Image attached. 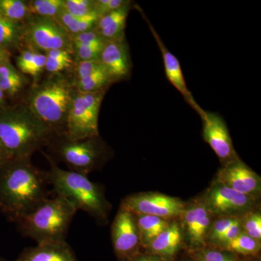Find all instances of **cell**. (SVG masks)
I'll list each match as a JSON object with an SVG mask.
<instances>
[{
  "instance_id": "16",
  "label": "cell",
  "mask_w": 261,
  "mask_h": 261,
  "mask_svg": "<svg viewBox=\"0 0 261 261\" xmlns=\"http://www.w3.org/2000/svg\"><path fill=\"white\" fill-rule=\"evenodd\" d=\"M99 61L112 83L128 78L132 63L126 39L106 42Z\"/></svg>"
},
{
  "instance_id": "38",
  "label": "cell",
  "mask_w": 261,
  "mask_h": 261,
  "mask_svg": "<svg viewBox=\"0 0 261 261\" xmlns=\"http://www.w3.org/2000/svg\"><path fill=\"white\" fill-rule=\"evenodd\" d=\"M242 231H243V228H242L241 217H240L238 221H236L231 227L225 231L224 234L220 238L219 243H217L216 247L221 249L233 239L236 238Z\"/></svg>"
},
{
  "instance_id": "4",
  "label": "cell",
  "mask_w": 261,
  "mask_h": 261,
  "mask_svg": "<svg viewBox=\"0 0 261 261\" xmlns=\"http://www.w3.org/2000/svg\"><path fill=\"white\" fill-rule=\"evenodd\" d=\"M77 211L67 199L56 195L43 201L15 224L19 232L37 244L65 241Z\"/></svg>"
},
{
  "instance_id": "43",
  "label": "cell",
  "mask_w": 261,
  "mask_h": 261,
  "mask_svg": "<svg viewBox=\"0 0 261 261\" xmlns=\"http://www.w3.org/2000/svg\"><path fill=\"white\" fill-rule=\"evenodd\" d=\"M5 94L3 93V91L0 89V108L4 105Z\"/></svg>"
},
{
  "instance_id": "9",
  "label": "cell",
  "mask_w": 261,
  "mask_h": 261,
  "mask_svg": "<svg viewBox=\"0 0 261 261\" xmlns=\"http://www.w3.org/2000/svg\"><path fill=\"white\" fill-rule=\"evenodd\" d=\"M186 205L176 197L158 192H142L126 197L120 208L135 216L147 215L170 220L181 217Z\"/></svg>"
},
{
  "instance_id": "41",
  "label": "cell",
  "mask_w": 261,
  "mask_h": 261,
  "mask_svg": "<svg viewBox=\"0 0 261 261\" xmlns=\"http://www.w3.org/2000/svg\"><path fill=\"white\" fill-rule=\"evenodd\" d=\"M10 51L7 50L5 48L0 47V65L6 62L10 61Z\"/></svg>"
},
{
  "instance_id": "14",
  "label": "cell",
  "mask_w": 261,
  "mask_h": 261,
  "mask_svg": "<svg viewBox=\"0 0 261 261\" xmlns=\"http://www.w3.org/2000/svg\"><path fill=\"white\" fill-rule=\"evenodd\" d=\"M215 181L255 198L260 195V176L239 157L224 163L223 167L218 171Z\"/></svg>"
},
{
  "instance_id": "22",
  "label": "cell",
  "mask_w": 261,
  "mask_h": 261,
  "mask_svg": "<svg viewBox=\"0 0 261 261\" xmlns=\"http://www.w3.org/2000/svg\"><path fill=\"white\" fill-rule=\"evenodd\" d=\"M23 24L0 17V47L10 51L23 42Z\"/></svg>"
},
{
  "instance_id": "29",
  "label": "cell",
  "mask_w": 261,
  "mask_h": 261,
  "mask_svg": "<svg viewBox=\"0 0 261 261\" xmlns=\"http://www.w3.org/2000/svg\"><path fill=\"white\" fill-rule=\"evenodd\" d=\"M241 216H222L213 221L208 235L207 243H210L216 247L219 243L220 238Z\"/></svg>"
},
{
  "instance_id": "37",
  "label": "cell",
  "mask_w": 261,
  "mask_h": 261,
  "mask_svg": "<svg viewBox=\"0 0 261 261\" xmlns=\"http://www.w3.org/2000/svg\"><path fill=\"white\" fill-rule=\"evenodd\" d=\"M46 61L47 57L45 54H43L40 51H36L32 63L25 68L23 73L32 75L34 78H37L43 70L45 69Z\"/></svg>"
},
{
  "instance_id": "33",
  "label": "cell",
  "mask_w": 261,
  "mask_h": 261,
  "mask_svg": "<svg viewBox=\"0 0 261 261\" xmlns=\"http://www.w3.org/2000/svg\"><path fill=\"white\" fill-rule=\"evenodd\" d=\"M106 43L94 45L73 46L72 47L73 55L77 62L97 61Z\"/></svg>"
},
{
  "instance_id": "12",
  "label": "cell",
  "mask_w": 261,
  "mask_h": 261,
  "mask_svg": "<svg viewBox=\"0 0 261 261\" xmlns=\"http://www.w3.org/2000/svg\"><path fill=\"white\" fill-rule=\"evenodd\" d=\"M214 215L203 200H196L186 205L181 217L183 219V234L192 250L203 248L207 245Z\"/></svg>"
},
{
  "instance_id": "15",
  "label": "cell",
  "mask_w": 261,
  "mask_h": 261,
  "mask_svg": "<svg viewBox=\"0 0 261 261\" xmlns=\"http://www.w3.org/2000/svg\"><path fill=\"white\" fill-rule=\"evenodd\" d=\"M139 10H140L142 16H143L146 22H147L149 29H150V32L152 33L158 46H159L161 54H162L165 73H166L168 80L176 88V90L180 92L182 97L191 106V108H193L198 114H200L201 111H202V108L196 102L195 99H194L193 96H192L191 92H190L188 87H187L183 71H182L181 64H180L178 58L172 53L168 50L161 37L156 32L153 25L150 23L149 19L145 16L144 12L140 8H139Z\"/></svg>"
},
{
  "instance_id": "46",
  "label": "cell",
  "mask_w": 261,
  "mask_h": 261,
  "mask_svg": "<svg viewBox=\"0 0 261 261\" xmlns=\"http://www.w3.org/2000/svg\"><path fill=\"white\" fill-rule=\"evenodd\" d=\"M255 261H257V260H255Z\"/></svg>"
},
{
  "instance_id": "7",
  "label": "cell",
  "mask_w": 261,
  "mask_h": 261,
  "mask_svg": "<svg viewBox=\"0 0 261 261\" xmlns=\"http://www.w3.org/2000/svg\"><path fill=\"white\" fill-rule=\"evenodd\" d=\"M58 142L56 153L69 171L88 176L100 167L107 159L108 148L98 137L71 141L65 138Z\"/></svg>"
},
{
  "instance_id": "2",
  "label": "cell",
  "mask_w": 261,
  "mask_h": 261,
  "mask_svg": "<svg viewBox=\"0 0 261 261\" xmlns=\"http://www.w3.org/2000/svg\"><path fill=\"white\" fill-rule=\"evenodd\" d=\"M53 136L28 106L0 110V149L8 160L31 159Z\"/></svg>"
},
{
  "instance_id": "31",
  "label": "cell",
  "mask_w": 261,
  "mask_h": 261,
  "mask_svg": "<svg viewBox=\"0 0 261 261\" xmlns=\"http://www.w3.org/2000/svg\"><path fill=\"white\" fill-rule=\"evenodd\" d=\"M193 258L197 261H238L228 252L216 249L203 248L192 250Z\"/></svg>"
},
{
  "instance_id": "20",
  "label": "cell",
  "mask_w": 261,
  "mask_h": 261,
  "mask_svg": "<svg viewBox=\"0 0 261 261\" xmlns=\"http://www.w3.org/2000/svg\"><path fill=\"white\" fill-rule=\"evenodd\" d=\"M135 216L141 246L145 249L148 248L154 239L163 232L171 223L169 220L156 216L147 215H137Z\"/></svg>"
},
{
  "instance_id": "44",
  "label": "cell",
  "mask_w": 261,
  "mask_h": 261,
  "mask_svg": "<svg viewBox=\"0 0 261 261\" xmlns=\"http://www.w3.org/2000/svg\"><path fill=\"white\" fill-rule=\"evenodd\" d=\"M186 261H197V260H195V259H194V258H192V260H187Z\"/></svg>"
},
{
  "instance_id": "23",
  "label": "cell",
  "mask_w": 261,
  "mask_h": 261,
  "mask_svg": "<svg viewBox=\"0 0 261 261\" xmlns=\"http://www.w3.org/2000/svg\"><path fill=\"white\" fill-rule=\"evenodd\" d=\"M25 84L23 75L9 62L0 65V89L6 95L18 93Z\"/></svg>"
},
{
  "instance_id": "36",
  "label": "cell",
  "mask_w": 261,
  "mask_h": 261,
  "mask_svg": "<svg viewBox=\"0 0 261 261\" xmlns=\"http://www.w3.org/2000/svg\"><path fill=\"white\" fill-rule=\"evenodd\" d=\"M128 0H94V10L99 15H102L119 9Z\"/></svg>"
},
{
  "instance_id": "10",
  "label": "cell",
  "mask_w": 261,
  "mask_h": 261,
  "mask_svg": "<svg viewBox=\"0 0 261 261\" xmlns=\"http://www.w3.org/2000/svg\"><path fill=\"white\" fill-rule=\"evenodd\" d=\"M212 214L222 216H242L253 210L257 198L240 193L214 181L202 198Z\"/></svg>"
},
{
  "instance_id": "3",
  "label": "cell",
  "mask_w": 261,
  "mask_h": 261,
  "mask_svg": "<svg viewBox=\"0 0 261 261\" xmlns=\"http://www.w3.org/2000/svg\"><path fill=\"white\" fill-rule=\"evenodd\" d=\"M46 158L50 166L48 180L54 193L67 199L77 211H84L99 222H106L111 205L100 185L86 175L60 168L49 156Z\"/></svg>"
},
{
  "instance_id": "34",
  "label": "cell",
  "mask_w": 261,
  "mask_h": 261,
  "mask_svg": "<svg viewBox=\"0 0 261 261\" xmlns=\"http://www.w3.org/2000/svg\"><path fill=\"white\" fill-rule=\"evenodd\" d=\"M72 47L73 46L94 45L104 44L106 40L102 39L95 31L90 30L71 37Z\"/></svg>"
},
{
  "instance_id": "39",
  "label": "cell",
  "mask_w": 261,
  "mask_h": 261,
  "mask_svg": "<svg viewBox=\"0 0 261 261\" xmlns=\"http://www.w3.org/2000/svg\"><path fill=\"white\" fill-rule=\"evenodd\" d=\"M36 51H37L34 49H29L22 51L20 53L16 59V64L20 72L23 73L25 68L30 65L35 56Z\"/></svg>"
},
{
  "instance_id": "5",
  "label": "cell",
  "mask_w": 261,
  "mask_h": 261,
  "mask_svg": "<svg viewBox=\"0 0 261 261\" xmlns=\"http://www.w3.org/2000/svg\"><path fill=\"white\" fill-rule=\"evenodd\" d=\"M74 92L64 79H51L32 91L28 107L54 134L62 127L65 128Z\"/></svg>"
},
{
  "instance_id": "8",
  "label": "cell",
  "mask_w": 261,
  "mask_h": 261,
  "mask_svg": "<svg viewBox=\"0 0 261 261\" xmlns=\"http://www.w3.org/2000/svg\"><path fill=\"white\" fill-rule=\"evenodd\" d=\"M23 41L32 49L72 50L71 37L55 19L35 16L23 25Z\"/></svg>"
},
{
  "instance_id": "24",
  "label": "cell",
  "mask_w": 261,
  "mask_h": 261,
  "mask_svg": "<svg viewBox=\"0 0 261 261\" xmlns=\"http://www.w3.org/2000/svg\"><path fill=\"white\" fill-rule=\"evenodd\" d=\"M219 250L245 256L254 255L260 250V242L250 238L247 233L242 231L236 238Z\"/></svg>"
},
{
  "instance_id": "17",
  "label": "cell",
  "mask_w": 261,
  "mask_h": 261,
  "mask_svg": "<svg viewBox=\"0 0 261 261\" xmlns=\"http://www.w3.org/2000/svg\"><path fill=\"white\" fill-rule=\"evenodd\" d=\"M15 261H78L65 241L38 243L24 249Z\"/></svg>"
},
{
  "instance_id": "30",
  "label": "cell",
  "mask_w": 261,
  "mask_h": 261,
  "mask_svg": "<svg viewBox=\"0 0 261 261\" xmlns=\"http://www.w3.org/2000/svg\"><path fill=\"white\" fill-rule=\"evenodd\" d=\"M243 231L257 241L261 240V214L259 211L251 210L241 216Z\"/></svg>"
},
{
  "instance_id": "40",
  "label": "cell",
  "mask_w": 261,
  "mask_h": 261,
  "mask_svg": "<svg viewBox=\"0 0 261 261\" xmlns=\"http://www.w3.org/2000/svg\"><path fill=\"white\" fill-rule=\"evenodd\" d=\"M129 261H166L162 257L153 255V254L147 253L144 254L140 252L138 255H136L133 258L130 259Z\"/></svg>"
},
{
  "instance_id": "32",
  "label": "cell",
  "mask_w": 261,
  "mask_h": 261,
  "mask_svg": "<svg viewBox=\"0 0 261 261\" xmlns=\"http://www.w3.org/2000/svg\"><path fill=\"white\" fill-rule=\"evenodd\" d=\"M94 0H63V11L73 16H83L94 12Z\"/></svg>"
},
{
  "instance_id": "1",
  "label": "cell",
  "mask_w": 261,
  "mask_h": 261,
  "mask_svg": "<svg viewBox=\"0 0 261 261\" xmlns=\"http://www.w3.org/2000/svg\"><path fill=\"white\" fill-rule=\"evenodd\" d=\"M47 173L31 159L7 160L0 167V214L16 223L49 197Z\"/></svg>"
},
{
  "instance_id": "13",
  "label": "cell",
  "mask_w": 261,
  "mask_h": 261,
  "mask_svg": "<svg viewBox=\"0 0 261 261\" xmlns=\"http://www.w3.org/2000/svg\"><path fill=\"white\" fill-rule=\"evenodd\" d=\"M199 116L203 124L202 136L221 162L226 163L238 158L233 148L227 125L218 113L202 110Z\"/></svg>"
},
{
  "instance_id": "28",
  "label": "cell",
  "mask_w": 261,
  "mask_h": 261,
  "mask_svg": "<svg viewBox=\"0 0 261 261\" xmlns=\"http://www.w3.org/2000/svg\"><path fill=\"white\" fill-rule=\"evenodd\" d=\"M63 0H34L29 2V14L55 19L63 10Z\"/></svg>"
},
{
  "instance_id": "42",
  "label": "cell",
  "mask_w": 261,
  "mask_h": 261,
  "mask_svg": "<svg viewBox=\"0 0 261 261\" xmlns=\"http://www.w3.org/2000/svg\"><path fill=\"white\" fill-rule=\"evenodd\" d=\"M7 158L5 157L4 153H3L2 149H0V167H1L2 165L3 164L7 161Z\"/></svg>"
},
{
  "instance_id": "25",
  "label": "cell",
  "mask_w": 261,
  "mask_h": 261,
  "mask_svg": "<svg viewBox=\"0 0 261 261\" xmlns=\"http://www.w3.org/2000/svg\"><path fill=\"white\" fill-rule=\"evenodd\" d=\"M29 14V3L23 0H0V17L22 23Z\"/></svg>"
},
{
  "instance_id": "11",
  "label": "cell",
  "mask_w": 261,
  "mask_h": 261,
  "mask_svg": "<svg viewBox=\"0 0 261 261\" xmlns=\"http://www.w3.org/2000/svg\"><path fill=\"white\" fill-rule=\"evenodd\" d=\"M111 238L119 261H129L140 253L142 246L135 215L120 208L111 226Z\"/></svg>"
},
{
  "instance_id": "21",
  "label": "cell",
  "mask_w": 261,
  "mask_h": 261,
  "mask_svg": "<svg viewBox=\"0 0 261 261\" xmlns=\"http://www.w3.org/2000/svg\"><path fill=\"white\" fill-rule=\"evenodd\" d=\"M99 18V16L95 11L83 16H73L62 10L56 20L69 34L70 37H73L93 30Z\"/></svg>"
},
{
  "instance_id": "26",
  "label": "cell",
  "mask_w": 261,
  "mask_h": 261,
  "mask_svg": "<svg viewBox=\"0 0 261 261\" xmlns=\"http://www.w3.org/2000/svg\"><path fill=\"white\" fill-rule=\"evenodd\" d=\"M112 84L109 75L105 69H102L94 74L76 80L77 91L83 93H91L106 90L108 86Z\"/></svg>"
},
{
  "instance_id": "27",
  "label": "cell",
  "mask_w": 261,
  "mask_h": 261,
  "mask_svg": "<svg viewBox=\"0 0 261 261\" xmlns=\"http://www.w3.org/2000/svg\"><path fill=\"white\" fill-rule=\"evenodd\" d=\"M45 70L57 73L70 68L73 63V51L68 49H56L46 53Z\"/></svg>"
},
{
  "instance_id": "45",
  "label": "cell",
  "mask_w": 261,
  "mask_h": 261,
  "mask_svg": "<svg viewBox=\"0 0 261 261\" xmlns=\"http://www.w3.org/2000/svg\"><path fill=\"white\" fill-rule=\"evenodd\" d=\"M0 261H6L5 260V259L2 258V257H0Z\"/></svg>"
},
{
  "instance_id": "6",
  "label": "cell",
  "mask_w": 261,
  "mask_h": 261,
  "mask_svg": "<svg viewBox=\"0 0 261 261\" xmlns=\"http://www.w3.org/2000/svg\"><path fill=\"white\" fill-rule=\"evenodd\" d=\"M106 90L73 94L65 123L64 137L77 141L99 136L98 119Z\"/></svg>"
},
{
  "instance_id": "18",
  "label": "cell",
  "mask_w": 261,
  "mask_h": 261,
  "mask_svg": "<svg viewBox=\"0 0 261 261\" xmlns=\"http://www.w3.org/2000/svg\"><path fill=\"white\" fill-rule=\"evenodd\" d=\"M132 8V2L98 19L94 30L106 42L125 39L127 18Z\"/></svg>"
},
{
  "instance_id": "19",
  "label": "cell",
  "mask_w": 261,
  "mask_h": 261,
  "mask_svg": "<svg viewBox=\"0 0 261 261\" xmlns=\"http://www.w3.org/2000/svg\"><path fill=\"white\" fill-rule=\"evenodd\" d=\"M182 228L176 221H171L167 228L160 233L148 248L149 253L162 257L166 261H173L183 243Z\"/></svg>"
},
{
  "instance_id": "35",
  "label": "cell",
  "mask_w": 261,
  "mask_h": 261,
  "mask_svg": "<svg viewBox=\"0 0 261 261\" xmlns=\"http://www.w3.org/2000/svg\"><path fill=\"white\" fill-rule=\"evenodd\" d=\"M104 69L99 60L97 61L77 62L75 67L76 80L85 78L89 75L94 74L99 70Z\"/></svg>"
}]
</instances>
